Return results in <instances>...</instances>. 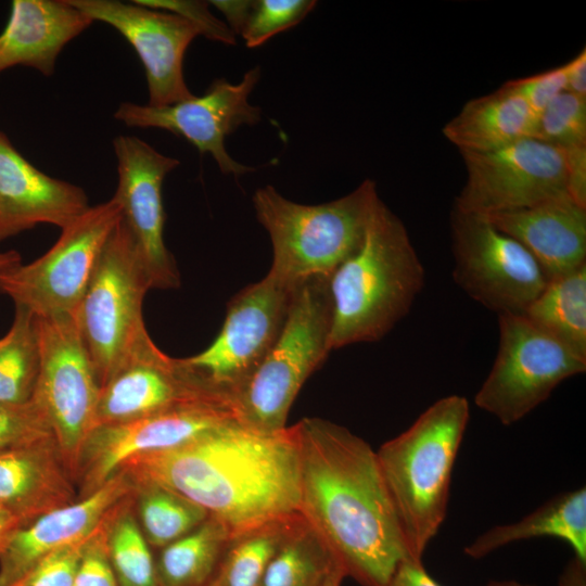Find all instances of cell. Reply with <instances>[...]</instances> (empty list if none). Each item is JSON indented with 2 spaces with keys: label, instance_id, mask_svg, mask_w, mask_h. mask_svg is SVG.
Listing matches in <instances>:
<instances>
[{
  "label": "cell",
  "instance_id": "d6986e66",
  "mask_svg": "<svg viewBox=\"0 0 586 586\" xmlns=\"http://www.w3.org/2000/svg\"><path fill=\"white\" fill-rule=\"evenodd\" d=\"M133 489L118 472L92 494L15 527L0 546V586H14L51 552L88 538Z\"/></svg>",
  "mask_w": 586,
  "mask_h": 586
},
{
  "label": "cell",
  "instance_id": "9c48e42d",
  "mask_svg": "<svg viewBox=\"0 0 586 586\" xmlns=\"http://www.w3.org/2000/svg\"><path fill=\"white\" fill-rule=\"evenodd\" d=\"M498 327L497 356L474 403L511 425L545 402L561 382L584 373L586 360L523 315L498 316Z\"/></svg>",
  "mask_w": 586,
  "mask_h": 586
},
{
  "label": "cell",
  "instance_id": "4316f807",
  "mask_svg": "<svg viewBox=\"0 0 586 586\" xmlns=\"http://www.w3.org/2000/svg\"><path fill=\"white\" fill-rule=\"evenodd\" d=\"M230 531L208 517L198 527L160 549V586H206L231 539Z\"/></svg>",
  "mask_w": 586,
  "mask_h": 586
},
{
  "label": "cell",
  "instance_id": "ffe728a7",
  "mask_svg": "<svg viewBox=\"0 0 586 586\" xmlns=\"http://www.w3.org/2000/svg\"><path fill=\"white\" fill-rule=\"evenodd\" d=\"M89 206L84 189L36 168L0 132V241L39 224L63 229Z\"/></svg>",
  "mask_w": 586,
  "mask_h": 586
},
{
  "label": "cell",
  "instance_id": "ac0fdd59",
  "mask_svg": "<svg viewBox=\"0 0 586 586\" xmlns=\"http://www.w3.org/2000/svg\"><path fill=\"white\" fill-rule=\"evenodd\" d=\"M208 399L229 406L182 358L166 355L146 333L101 387L95 426L126 422Z\"/></svg>",
  "mask_w": 586,
  "mask_h": 586
},
{
  "label": "cell",
  "instance_id": "7dc6e473",
  "mask_svg": "<svg viewBox=\"0 0 586 586\" xmlns=\"http://www.w3.org/2000/svg\"><path fill=\"white\" fill-rule=\"evenodd\" d=\"M21 263V255L16 251L0 253V272Z\"/></svg>",
  "mask_w": 586,
  "mask_h": 586
},
{
  "label": "cell",
  "instance_id": "484cf974",
  "mask_svg": "<svg viewBox=\"0 0 586 586\" xmlns=\"http://www.w3.org/2000/svg\"><path fill=\"white\" fill-rule=\"evenodd\" d=\"M523 316L586 360V264L549 280Z\"/></svg>",
  "mask_w": 586,
  "mask_h": 586
},
{
  "label": "cell",
  "instance_id": "60d3db41",
  "mask_svg": "<svg viewBox=\"0 0 586 586\" xmlns=\"http://www.w3.org/2000/svg\"><path fill=\"white\" fill-rule=\"evenodd\" d=\"M385 586H442L425 571L422 561L406 558L399 562Z\"/></svg>",
  "mask_w": 586,
  "mask_h": 586
},
{
  "label": "cell",
  "instance_id": "9a60e30c",
  "mask_svg": "<svg viewBox=\"0 0 586 586\" xmlns=\"http://www.w3.org/2000/svg\"><path fill=\"white\" fill-rule=\"evenodd\" d=\"M260 79V67L250 68L238 82L214 80L200 95L166 106L123 102L115 119L128 127L160 128L183 137L201 153H208L222 174L238 177L254 170L237 162L225 146L226 138L241 126H254L262 111L250 102Z\"/></svg>",
  "mask_w": 586,
  "mask_h": 586
},
{
  "label": "cell",
  "instance_id": "cb8c5ba5",
  "mask_svg": "<svg viewBox=\"0 0 586 586\" xmlns=\"http://www.w3.org/2000/svg\"><path fill=\"white\" fill-rule=\"evenodd\" d=\"M536 114L506 82L497 90L469 100L443 127L459 152H489L534 138Z\"/></svg>",
  "mask_w": 586,
  "mask_h": 586
},
{
  "label": "cell",
  "instance_id": "7c38bea8",
  "mask_svg": "<svg viewBox=\"0 0 586 586\" xmlns=\"http://www.w3.org/2000/svg\"><path fill=\"white\" fill-rule=\"evenodd\" d=\"M36 320L40 370L31 398L73 474L79 449L95 428L100 385L73 316Z\"/></svg>",
  "mask_w": 586,
  "mask_h": 586
},
{
  "label": "cell",
  "instance_id": "7402d4cb",
  "mask_svg": "<svg viewBox=\"0 0 586 586\" xmlns=\"http://www.w3.org/2000/svg\"><path fill=\"white\" fill-rule=\"evenodd\" d=\"M93 21L69 0H14L0 34V73L17 65L51 76L62 49Z\"/></svg>",
  "mask_w": 586,
  "mask_h": 586
},
{
  "label": "cell",
  "instance_id": "277c9868",
  "mask_svg": "<svg viewBox=\"0 0 586 586\" xmlns=\"http://www.w3.org/2000/svg\"><path fill=\"white\" fill-rule=\"evenodd\" d=\"M470 419L466 397L448 395L375 451L409 557L422 561L443 524L455 461Z\"/></svg>",
  "mask_w": 586,
  "mask_h": 586
},
{
  "label": "cell",
  "instance_id": "bcb514c9",
  "mask_svg": "<svg viewBox=\"0 0 586 586\" xmlns=\"http://www.w3.org/2000/svg\"><path fill=\"white\" fill-rule=\"evenodd\" d=\"M344 577H346L344 570L337 563H335L320 586H341Z\"/></svg>",
  "mask_w": 586,
  "mask_h": 586
},
{
  "label": "cell",
  "instance_id": "d4e9b609",
  "mask_svg": "<svg viewBox=\"0 0 586 586\" xmlns=\"http://www.w3.org/2000/svg\"><path fill=\"white\" fill-rule=\"evenodd\" d=\"M538 537L565 542L574 557L586 561V488L560 494L521 520L496 525L464 548L468 557L481 559L511 543Z\"/></svg>",
  "mask_w": 586,
  "mask_h": 586
},
{
  "label": "cell",
  "instance_id": "5bb4252c",
  "mask_svg": "<svg viewBox=\"0 0 586 586\" xmlns=\"http://www.w3.org/2000/svg\"><path fill=\"white\" fill-rule=\"evenodd\" d=\"M233 420L220 400H201L139 419L95 426L77 455L78 499L105 484L129 459L182 446Z\"/></svg>",
  "mask_w": 586,
  "mask_h": 586
},
{
  "label": "cell",
  "instance_id": "52a82bcc",
  "mask_svg": "<svg viewBox=\"0 0 586 586\" xmlns=\"http://www.w3.org/2000/svg\"><path fill=\"white\" fill-rule=\"evenodd\" d=\"M150 289L144 265L120 217L73 315L100 390L148 333L142 306Z\"/></svg>",
  "mask_w": 586,
  "mask_h": 586
},
{
  "label": "cell",
  "instance_id": "1f68e13d",
  "mask_svg": "<svg viewBox=\"0 0 586 586\" xmlns=\"http://www.w3.org/2000/svg\"><path fill=\"white\" fill-rule=\"evenodd\" d=\"M106 542L118 586H160L151 546L137 521L133 493L110 517Z\"/></svg>",
  "mask_w": 586,
  "mask_h": 586
},
{
  "label": "cell",
  "instance_id": "603a6c76",
  "mask_svg": "<svg viewBox=\"0 0 586 586\" xmlns=\"http://www.w3.org/2000/svg\"><path fill=\"white\" fill-rule=\"evenodd\" d=\"M78 500L55 440L0 453V506L22 524Z\"/></svg>",
  "mask_w": 586,
  "mask_h": 586
},
{
  "label": "cell",
  "instance_id": "4dcf8cb0",
  "mask_svg": "<svg viewBox=\"0 0 586 586\" xmlns=\"http://www.w3.org/2000/svg\"><path fill=\"white\" fill-rule=\"evenodd\" d=\"M39 370L36 317L26 308L15 305L12 324L0 339V403L29 402Z\"/></svg>",
  "mask_w": 586,
  "mask_h": 586
},
{
  "label": "cell",
  "instance_id": "f35d334b",
  "mask_svg": "<svg viewBox=\"0 0 586 586\" xmlns=\"http://www.w3.org/2000/svg\"><path fill=\"white\" fill-rule=\"evenodd\" d=\"M506 84L522 95L536 116L559 94L568 91L563 64L543 73L509 80Z\"/></svg>",
  "mask_w": 586,
  "mask_h": 586
},
{
  "label": "cell",
  "instance_id": "44dd1931",
  "mask_svg": "<svg viewBox=\"0 0 586 586\" xmlns=\"http://www.w3.org/2000/svg\"><path fill=\"white\" fill-rule=\"evenodd\" d=\"M485 216L533 255L548 281L586 264V207L569 194Z\"/></svg>",
  "mask_w": 586,
  "mask_h": 586
},
{
  "label": "cell",
  "instance_id": "ee69618b",
  "mask_svg": "<svg viewBox=\"0 0 586 586\" xmlns=\"http://www.w3.org/2000/svg\"><path fill=\"white\" fill-rule=\"evenodd\" d=\"M558 586H586V561L573 557L561 574Z\"/></svg>",
  "mask_w": 586,
  "mask_h": 586
},
{
  "label": "cell",
  "instance_id": "74e56055",
  "mask_svg": "<svg viewBox=\"0 0 586 586\" xmlns=\"http://www.w3.org/2000/svg\"><path fill=\"white\" fill-rule=\"evenodd\" d=\"M109 519L88 539L73 586H118L107 551Z\"/></svg>",
  "mask_w": 586,
  "mask_h": 586
},
{
  "label": "cell",
  "instance_id": "7bdbcfd3",
  "mask_svg": "<svg viewBox=\"0 0 586 586\" xmlns=\"http://www.w3.org/2000/svg\"><path fill=\"white\" fill-rule=\"evenodd\" d=\"M564 65L568 91L586 98V49Z\"/></svg>",
  "mask_w": 586,
  "mask_h": 586
},
{
  "label": "cell",
  "instance_id": "2e32d148",
  "mask_svg": "<svg viewBox=\"0 0 586 586\" xmlns=\"http://www.w3.org/2000/svg\"><path fill=\"white\" fill-rule=\"evenodd\" d=\"M117 187L113 199L122 209L149 276L152 289H176L180 275L164 241L163 182L179 160L156 151L145 141L119 135L113 140Z\"/></svg>",
  "mask_w": 586,
  "mask_h": 586
},
{
  "label": "cell",
  "instance_id": "b9f144b4",
  "mask_svg": "<svg viewBox=\"0 0 586 586\" xmlns=\"http://www.w3.org/2000/svg\"><path fill=\"white\" fill-rule=\"evenodd\" d=\"M209 3L222 13L234 35L241 34L255 5V1L249 0H213Z\"/></svg>",
  "mask_w": 586,
  "mask_h": 586
},
{
  "label": "cell",
  "instance_id": "8fae6325",
  "mask_svg": "<svg viewBox=\"0 0 586 586\" xmlns=\"http://www.w3.org/2000/svg\"><path fill=\"white\" fill-rule=\"evenodd\" d=\"M295 288L270 273L246 285L228 303L215 340L201 353L182 358L230 409L278 339Z\"/></svg>",
  "mask_w": 586,
  "mask_h": 586
},
{
  "label": "cell",
  "instance_id": "ab89813d",
  "mask_svg": "<svg viewBox=\"0 0 586 586\" xmlns=\"http://www.w3.org/2000/svg\"><path fill=\"white\" fill-rule=\"evenodd\" d=\"M568 158V194L586 207V145L564 149Z\"/></svg>",
  "mask_w": 586,
  "mask_h": 586
},
{
  "label": "cell",
  "instance_id": "d590c367",
  "mask_svg": "<svg viewBox=\"0 0 586 586\" xmlns=\"http://www.w3.org/2000/svg\"><path fill=\"white\" fill-rule=\"evenodd\" d=\"M91 535L41 559L14 586H73L84 549Z\"/></svg>",
  "mask_w": 586,
  "mask_h": 586
},
{
  "label": "cell",
  "instance_id": "d6a6232c",
  "mask_svg": "<svg viewBox=\"0 0 586 586\" xmlns=\"http://www.w3.org/2000/svg\"><path fill=\"white\" fill-rule=\"evenodd\" d=\"M534 138L562 149L586 145V98L559 94L537 114Z\"/></svg>",
  "mask_w": 586,
  "mask_h": 586
},
{
  "label": "cell",
  "instance_id": "3957f363",
  "mask_svg": "<svg viewBox=\"0 0 586 586\" xmlns=\"http://www.w3.org/2000/svg\"><path fill=\"white\" fill-rule=\"evenodd\" d=\"M424 283L407 228L380 200L362 244L329 278L331 349L384 337L408 315Z\"/></svg>",
  "mask_w": 586,
  "mask_h": 586
},
{
  "label": "cell",
  "instance_id": "ba28073f",
  "mask_svg": "<svg viewBox=\"0 0 586 586\" xmlns=\"http://www.w3.org/2000/svg\"><path fill=\"white\" fill-rule=\"evenodd\" d=\"M120 217V206L113 198L89 206L62 229L58 241L43 255L1 271L0 293L37 318L73 316Z\"/></svg>",
  "mask_w": 586,
  "mask_h": 586
},
{
  "label": "cell",
  "instance_id": "f6af8a7d",
  "mask_svg": "<svg viewBox=\"0 0 586 586\" xmlns=\"http://www.w3.org/2000/svg\"><path fill=\"white\" fill-rule=\"evenodd\" d=\"M21 524L22 521L16 515L0 506V546L4 538Z\"/></svg>",
  "mask_w": 586,
  "mask_h": 586
},
{
  "label": "cell",
  "instance_id": "e575fe53",
  "mask_svg": "<svg viewBox=\"0 0 586 586\" xmlns=\"http://www.w3.org/2000/svg\"><path fill=\"white\" fill-rule=\"evenodd\" d=\"M55 440L38 404L0 403V453Z\"/></svg>",
  "mask_w": 586,
  "mask_h": 586
},
{
  "label": "cell",
  "instance_id": "f1b7e54d",
  "mask_svg": "<svg viewBox=\"0 0 586 586\" xmlns=\"http://www.w3.org/2000/svg\"><path fill=\"white\" fill-rule=\"evenodd\" d=\"M297 514L232 535L206 586H260L270 559Z\"/></svg>",
  "mask_w": 586,
  "mask_h": 586
},
{
  "label": "cell",
  "instance_id": "83f0119b",
  "mask_svg": "<svg viewBox=\"0 0 586 586\" xmlns=\"http://www.w3.org/2000/svg\"><path fill=\"white\" fill-rule=\"evenodd\" d=\"M132 484L137 521L151 548L167 546L208 518L200 506L166 486L151 482Z\"/></svg>",
  "mask_w": 586,
  "mask_h": 586
},
{
  "label": "cell",
  "instance_id": "5b68a950",
  "mask_svg": "<svg viewBox=\"0 0 586 586\" xmlns=\"http://www.w3.org/2000/svg\"><path fill=\"white\" fill-rule=\"evenodd\" d=\"M380 200L371 179L320 204L296 203L270 184L256 189L252 198L256 218L272 245L268 273L291 285L313 277L329 279L362 244Z\"/></svg>",
  "mask_w": 586,
  "mask_h": 586
},
{
  "label": "cell",
  "instance_id": "836d02e7",
  "mask_svg": "<svg viewBox=\"0 0 586 586\" xmlns=\"http://www.w3.org/2000/svg\"><path fill=\"white\" fill-rule=\"evenodd\" d=\"M317 5L315 0H258L240 36L257 48L275 35L300 24Z\"/></svg>",
  "mask_w": 586,
  "mask_h": 586
},
{
  "label": "cell",
  "instance_id": "8992f818",
  "mask_svg": "<svg viewBox=\"0 0 586 586\" xmlns=\"http://www.w3.org/2000/svg\"><path fill=\"white\" fill-rule=\"evenodd\" d=\"M329 279L298 283L275 344L231 403L233 420L260 434L286 428L290 408L310 374L332 351Z\"/></svg>",
  "mask_w": 586,
  "mask_h": 586
},
{
  "label": "cell",
  "instance_id": "e0dca14e",
  "mask_svg": "<svg viewBox=\"0 0 586 586\" xmlns=\"http://www.w3.org/2000/svg\"><path fill=\"white\" fill-rule=\"evenodd\" d=\"M93 22L105 23L132 46L145 72L149 103L166 106L194 94L183 77L184 53L200 30L183 17L118 0H69Z\"/></svg>",
  "mask_w": 586,
  "mask_h": 586
},
{
  "label": "cell",
  "instance_id": "6da1fadb",
  "mask_svg": "<svg viewBox=\"0 0 586 586\" xmlns=\"http://www.w3.org/2000/svg\"><path fill=\"white\" fill-rule=\"evenodd\" d=\"M298 513L346 576L385 586L410 558L375 451L347 428L321 418L294 424Z\"/></svg>",
  "mask_w": 586,
  "mask_h": 586
},
{
  "label": "cell",
  "instance_id": "8d00e7d4",
  "mask_svg": "<svg viewBox=\"0 0 586 586\" xmlns=\"http://www.w3.org/2000/svg\"><path fill=\"white\" fill-rule=\"evenodd\" d=\"M136 3L177 14L192 23L200 35L226 44H235V35L209 11V2L192 0H135Z\"/></svg>",
  "mask_w": 586,
  "mask_h": 586
},
{
  "label": "cell",
  "instance_id": "c3c4849f",
  "mask_svg": "<svg viewBox=\"0 0 586 586\" xmlns=\"http://www.w3.org/2000/svg\"><path fill=\"white\" fill-rule=\"evenodd\" d=\"M487 586H508V581L491 582Z\"/></svg>",
  "mask_w": 586,
  "mask_h": 586
},
{
  "label": "cell",
  "instance_id": "4fadbf2b",
  "mask_svg": "<svg viewBox=\"0 0 586 586\" xmlns=\"http://www.w3.org/2000/svg\"><path fill=\"white\" fill-rule=\"evenodd\" d=\"M466 182L454 207L492 215L568 194L564 149L526 138L489 152H460Z\"/></svg>",
  "mask_w": 586,
  "mask_h": 586
},
{
  "label": "cell",
  "instance_id": "7a4b0ae2",
  "mask_svg": "<svg viewBox=\"0 0 586 586\" xmlns=\"http://www.w3.org/2000/svg\"><path fill=\"white\" fill-rule=\"evenodd\" d=\"M118 472L179 493L231 535L298 513L294 425L260 434L231 421L177 448L136 456Z\"/></svg>",
  "mask_w": 586,
  "mask_h": 586
},
{
  "label": "cell",
  "instance_id": "30bf717a",
  "mask_svg": "<svg viewBox=\"0 0 586 586\" xmlns=\"http://www.w3.org/2000/svg\"><path fill=\"white\" fill-rule=\"evenodd\" d=\"M453 278L471 298L501 315H524L548 279L533 255L485 215L450 213Z\"/></svg>",
  "mask_w": 586,
  "mask_h": 586
},
{
  "label": "cell",
  "instance_id": "681fc988",
  "mask_svg": "<svg viewBox=\"0 0 586 586\" xmlns=\"http://www.w3.org/2000/svg\"><path fill=\"white\" fill-rule=\"evenodd\" d=\"M508 586H533V585L522 584L515 581H508Z\"/></svg>",
  "mask_w": 586,
  "mask_h": 586
},
{
  "label": "cell",
  "instance_id": "f546056e",
  "mask_svg": "<svg viewBox=\"0 0 586 586\" xmlns=\"http://www.w3.org/2000/svg\"><path fill=\"white\" fill-rule=\"evenodd\" d=\"M335 563L298 513L270 559L260 586H320Z\"/></svg>",
  "mask_w": 586,
  "mask_h": 586
}]
</instances>
